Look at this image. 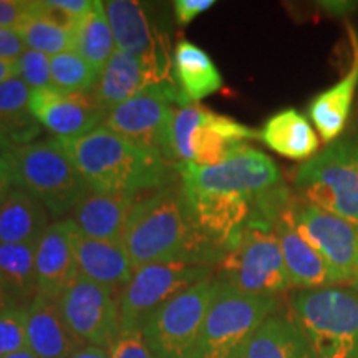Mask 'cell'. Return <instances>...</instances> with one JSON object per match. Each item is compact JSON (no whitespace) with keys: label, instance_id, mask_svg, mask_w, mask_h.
Segmentation results:
<instances>
[{"label":"cell","instance_id":"cell-10","mask_svg":"<svg viewBox=\"0 0 358 358\" xmlns=\"http://www.w3.org/2000/svg\"><path fill=\"white\" fill-rule=\"evenodd\" d=\"M176 169L179 181L187 191L236 194L252 201L284 182L275 161L248 145L239 146L214 166L178 163Z\"/></svg>","mask_w":358,"mask_h":358},{"label":"cell","instance_id":"cell-25","mask_svg":"<svg viewBox=\"0 0 358 358\" xmlns=\"http://www.w3.org/2000/svg\"><path fill=\"white\" fill-rule=\"evenodd\" d=\"M234 358H317L297 322L272 313Z\"/></svg>","mask_w":358,"mask_h":358},{"label":"cell","instance_id":"cell-35","mask_svg":"<svg viewBox=\"0 0 358 358\" xmlns=\"http://www.w3.org/2000/svg\"><path fill=\"white\" fill-rule=\"evenodd\" d=\"M27 348V307L0 312V358Z\"/></svg>","mask_w":358,"mask_h":358},{"label":"cell","instance_id":"cell-19","mask_svg":"<svg viewBox=\"0 0 358 358\" xmlns=\"http://www.w3.org/2000/svg\"><path fill=\"white\" fill-rule=\"evenodd\" d=\"M292 201L274 219V231L280 244L290 287H299V290H302L334 285L332 274H330L325 261L303 239L295 226Z\"/></svg>","mask_w":358,"mask_h":358},{"label":"cell","instance_id":"cell-27","mask_svg":"<svg viewBox=\"0 0 358 358\" xmlns=\"http://www.w3.org/2000/svg\"><path fill=\"white\" fill-rule=\"evenodd\" d=\"M261 141L275 151L295 161H308L319 150V138L308 120L294 108L277 111L264 123Z\"/></svg>","mask_w":358,"mask_h":358},{"label":"cell","instance_id":"cell-43","mask_svg":"<svg viewBox=\"0 0 358 358\" xmlns=\"http://www.w3.org/2000/svg\"><path fill=\"white\" fill-rule=\"evenodd\" d=\"M17 77V62L0 60V85Z\"/></svg>","mask_w":358,"mask_h":358},{"label":"cell","instance_id":"cell-30","mask_svg":"<svg viewBox=\"0 0 358 358\" xmlns=\"http://www.w3.org/2000/svg\"><path fill=\"white\" fill-rule=\"evenodd\" d=\"M71 35H73V52L78 53L100 73L116 50L105 2L95 0L92 10L77 22Z\"/></svg>","mask_w":358,"mask_h":358},{"label":"cell","instance_id":"cell-40","mask_svg":"<svg viewBox=\"0 0 358 358\" xmlns=\"http://www.w3.org/2000/svg\"><path fill=\"white\" fill-rule=\"evenodd\" d=\"M173 6L178 24L187 25L201 13L216 6V2L214 0H176Z\"/></svg>","mask_w":358,"mask_h":358},{"label":"cell","instance_id":"cell-44","mask_svg":"<svg viewBox=\"0 0 358 358\" xmlns=\"http://www.w3.org/2000/svg\"><path fill=\"white\" fill-rule=\"evenodd\" d=\"M10 307H19V306H15V302L12 301V297L7 292L6 285H3L2 280H0V312L6 310V308H10Z\"/></svg>","mask_w":358,"mask_h":358},{"label":"cell","instance_id":"cell-38","mask_svg":"<svg viewBox=\"0 0 358 358\" xmlns=\"http://www.w3.org/2000/svg\"><path fill=\"white\" fill-rule=\"evenodd\" d=\"M30 0H0V27L17 29L29 15Z\"/></svg>","mask_w":358,"mask_h":358},{"label":"cell","instance_id":"cell-17","mask_svg":"<svg viewBox=\"0 0 358 358\" xmlns=\"http://www.w3.org/2000/svg\"><path fill=\"white\" fill-rule=\"evenodd\" d=\"M77 275L78 264L71 244L70 221L53 222L40 237L35 249L37 295L60 301Z\"/></svg>","mask_w":358,"mask_h":358},{"label":"cell","instance_id":"cell-18","mask_svg":"<svg viewBox=\"0 0 358 358\" xmlns=\"http://www.w3.org/2000/svg\"><path fill=\"white\" fill-rule=\"evenodd\" d=\"M70 236L78 264V274L122 295L134 272L133 262L123 243L93 239V237L85 236L71 221Z\"/></svg>","mask_w":358,"mask_h":358},{"label":"cell","instance_id":"cell-39","mask_svg":"<svg viewBox=\"0 0 358 358\" xmlns=\"http://www.w3.org/2000/svg\"><path fill=\"white\" fill-rule=\"evenodd\" d=\"M25 50V42L19 30L0 27V60L17 62Z\"/></svg>","mask_w":358,"mask_h":358},{"label":"cell","instance_id":"cell-8","mask_svg":"<svg viewBox=\"0 0 358 358\" xmlns=\"http://www.w3.org/2000/svg\"><path fill=\"white\" fill-rule=\"evenodd\" d=\"M191 103L174 80H164L146 87L131 100L110 110L106 128L143 145L178 164L173 148V122L176 110Z\"/></svg>","mask_w":358,"mask_h":358},{"label":"cell","instance_id":"cell-7","mask_svg":"<svg viewBox=\"0 0 358 358\" xmlns=\"http://www.w3.org/2000/svg\"><path fill=\"white\" fill-rule=\"evenodd\" d=\"M277 297L249 295L217 279L191 358H234L262 322L274 313Z\"/></svg>","mask_w":358,"mask_h":358},{"label":"cell","instance_id":"cell-11","mask_svg":"<svg viewBox=\"0 0 358 358\" xmlns=\"http://www.w3.org/2000/svg\"><path fill=\"white\" fill-rule=\"evenodd\" d=\"M211 275V267L187 262H158L134 268L131 280L120 295L122 334L141 332V327L156 308L191 285Z\"/></svg>","mask_w":358,"mask_h":358},{"label":"cell","instance_id":"cell-37","mask_svg":"<svg viewBox=\"0 0 358 358\" xmlns=\"http://www.w3.org/2000/svg\"><path fill=\"white\" fill-rule=\"evenodd\" d=\"M108 352L111 358H155L140 332L120 334Z\"/></svg>","mask_w":358,"mask_h":358},{"label":"cell","instance_id":"cell-14","mask_svg":"<svg viewBox=\"0 0 358 358\" xmlns=\"http://www.w3.org/2000/svg\"><path fill=\"white\" fill-rule=\"evenodd\" d=\"M182 191L196 229L224 259L249 224L254 201L236 194Z\"/></svg>","mask_w":358,"mask_h":358},{"label":"cell","instance_id":"cell-2","mask_svg":"<svg viewBox=\"0 0 358 358\" xmlns=\"http://www.w3.org/2000/svg\"><path fill=\"white\" fill-rule=\"evenodd\" d=\"M90 191L131 194L156 191L179 181L176 164L158 151L138 145L105 124L77 140H58Z\"/></svg>","mask_w":358,"mask_h":358},{"label":"cell","instance_id":"cell-29","mask_svg":"<svg viewBox=\"0 0 358 358\" xmlns=\"http://www.w3.org/2000/svg\"><path fill=\"white\" fill-rule=\"evenodd\" d=\"M30 96L32 90L19 77L0 85V133L12 148L34 143L42 129L30 110Z\"/></svg>","mask_w":358,"mask_h":358},{"label":"cell","instance_id":"cell-24","mask_svg":"<svg viewBox=\"0 0 358 358\" xmlns=\"http://www.w3.org/2000/svg\"><path fill=\"white\" fill-rule=\"evenodd\" d=\"M348 30H350L353 52L350 70L334 87L319 93L308 105V116L325 143L337 140L338 134L345 128L358 87V37L352 27H348Z\"/></svg>","mask_w":358,"mask_h":358},{"label":"cell","instance_id":"cell-23","mask_svg":"<svg viewBox=\"0 0 358 358\" xmlns=\"http://www.w3.org/2000/svg\"><path fill=\"white\" fill-rule=\"evenodd\" d=\"M249 140H261V131L206 108L192 134V163L214 166Z\"/></svg>","mask_w":358,"mask_h":358},{"label":"cell","instance_id":"cell-15","mask_svg":"<svg viewBox=\"0 0 358 358\" xmlns=\"http://www.w3.org/2000/svg\"><path fill=\"white\" fill-rule=\"evenodd\" d=\"M30 110L40 127L62 141L92 133L106 116L92 93H60L52 88L32 92Z\"/></svg>","mask_w":358,"mask_h":358},{"label":"cell","instance_id":"cell-13","mask_svg":"<svg viewBox=\"0 0 358 358\" xmlns=\"http://www.w3.org/2000/svg\"><path fill=\"white\" fill-rule=\"evenodd\" d=\"M58 306L70 332L85 345L110 350L122 334L120 297L82 274L75 277Z\"/></svg>","mask_w":358,"mask_h":358},{"label":"cell","instance_id":"cell-41","mask_svg":"<svg viewBox=\"0 0 358 358\" xmlns=\"http://www.w3.org/2000/svg\"><path fill=\"white\" fill-rule=\"evenodd\" d=\"M13 187H15V179H13L10 161L7 158V153L0 155V204Z\"/></svg>","mask_w":358,"mask_h":358},{"label":"cell","instance_id":"cell-47","mask_svg":"<svg viewBox=\"0 0 358 358\" xmlns=\"http://www.w3.org/2000/svg\"><path fill=\"white\" fill-rule=\"evenodd\" d=\"M352 289H355V290H357V292H358V275L355 277V280H353V282H352Z\"/></svg>","mask_w":358,"mask_h":358},{"label":"cell","instance_id":"cell-45","mask_svg":"<svg viewBox=\"0 0 358 358\" xmlns=\"http://www.w3.org/2000/svg\"><path fill=\"white\" fill-rule=\"evenodd\" d=\"M3 358H37V357H35L34 353L29 350V348H24V350H19V352L12 353V355H7Z\"/></svg>","mask_w":358,"mask_h":358},{"label":"cell","instance_id":"cell-33","mask_svg":"<svg viewBox=\"0 0 358 358\" xmlns=\"http://www.w3.org/2000/svg\"><path fill=\"white\" fill-rule=\"evenodd\" d=\"M98 71L78 53L52 57V90L60 93H90L98 82Z\"/></svg>","mask_w":358,"mask_h":358},{"label":"cell","instance_id":"cell-4","mask_svg":"<svg viewBox=\"0 0 358 358\" xmlns=\"http://www.w3.org/2000/svg\"><path fill=\"white\" fill-rule=\"evenodd\" d=\"M15 186L35 196L53 217L77 208L90 187L62 143L34 141L7 151Z\"/></svg>","mask_w":358,"mask_h":358},{"label":"cell","instance_id":"cell-5","mask_svg":"<svg viewBox=\"0 0 358 358\" xmlns=\"http://www.w3.org/2000/svg\"><path fill=\"white\" fill-rule=\"evenodd\" d=\"M217 279L239 292L277 297L290 287L274 224L254 214L234 248L224 256Z\"/></svg>","mask_w":358,"mask_h":358},{"label":"cell","instance_id":"cell-36","mask_svg":"<svg viewBox=\"0 0 358 358\" xmlns=\"http://www.w3.org/2000/svg\"><path fill=\"white\" fill-rule=\"evenodd\" d=\"M17 77L24 80L32 92L52 88V58L27 48L17 60Z\"/></svg>","mask_w":358,"mask_h":358},{"label":"cell","instance_id":"cell-28","mask_svg":"<svg viewBox=\"0 0 358 358\" xmlns=\"http://www.w3.org/2000/svg\"><path fill=\"white\" fill-rule=\"evenodd\" d=\"M174 82L191 101L199 103L222 88L221 71L198 45L179 40L173 55Z\"/></svg>","mask_w":358,"mask_h":358},{"label":"cell","instance_id":"cell-21","mask_svg":"<svg viewBox=\"0 0 358 358\" xmlns=\"http://www.w3.org/2000/svg\"><path fill=\"white\" fill-rule=\"evenodd\" d=\"M85 343L66 327L58 301L37 295L27 307V348L37 358H69Z\"/></svg>","mask_w":358,"mask_h":358},{"label":"cell","instance_id":"cell-12","mask_svg":"<svg viewBox=\"0 0 358 358\" xmlns=\"http://www.w3.org/2000/svg\"><path fill=\"white\" fill-rule=\"evenodd\" d=\"M294 221L303 239L324 259L334 285L358 275V224L327 213L302 198L292 201Z\"/></svg>","mask_w":358,"mask_h":358},{"label":"cell","instance_id":"cell-42","mask_svg":"<svg viewBox=\"0 0 358 358\" xmlns=\"http://www.w3.org/2000/svg\"><path fill=\"white\" fill-rule=\"evenodd\" d=\"M69 358H111L110 352L105 348L93 347V345H83L80 347L77 352H73Z\"/></svg>","mask_w":358,"mask_h":358},{"label":"cell","instance_id":"cell-22","mask_svg":"<svg viewBox=\"0 0 358 358\" xmlns=\"http://www.w3.org/2000/svg\"><path fill=\"white\" fill-rule=\"evenodd\" d=\"M138 196L106 194L88 191L73 209L70 221L85 236L93 239L123 243L124 229Z\"/></svg>","mask_w":358,"mask_h":358},{"label":"cell","instance_id":"cell-9","mask_svg":"<svg viewBox=\"0 0 358 358\" xmlns=\"http://www.w3.org/2000/svg\"><path fill=\"white\" fill-rule=\"evenodd\" d=\"M216 289L217 277H206L148 317L140 334L155 358H191Z\"/></svg>","mask_w":358,"mask_h":358},{"label":"cell","instance_id":"cell-6","mask_svg":"<svg viewBox=\"0 0 358 358\" xmlns=\"http://www.w3.org/2000/svg\"><path fill=\"white\" fill-rule=\"evenodd\" d=\"M294 186L307 203L358 224V134L329 143L301 164Z\"/></svg>","mask_w":358,"mask_h":358},{"label":"cell","instance_id":"cell-16","mask_svg":"<svg viewBox=\"0 0 358 358\" xmlns=\"http://www.w3.org/2000/svg\"><path fill=\"white\" fill-rule=\"evenodd\" d=\"M105 10L116 48L131 57L141 58L155 66L161 75L171 78L166 43L161 40V34H156L141 3L133 0H110L105 2Z\"/></svg>","mask_w":358,"mask_h":358},{"label":"cell","instance_id":"cell-20","mask_svg":"<svg viewBox=\"0 0 358 358\" xmlns=\"http://www.w3.org/2000/svg\"><path fill=\"white\" fill-rule=\"evenodd\" d=\"M166 78L155 66L141 58L131 57L116 48L113 55L98 75V82L92 93L98 105L108 113L122 103L131 100L150 85L164 82Z\"/></svg>","mask_w":358,"mask_h":358},{"label":"cell","instance_id":"cell-26","mask_svg":"<svg viewBox=\"0 0 358 358\" xmlns=\"http://www.w3.org/2000/svg\"><path fill=\"white\" fill-rule=\"evenodd\" d=\"M48 214L35 196L15 186L0 204V243L37 245L50 226Z\"/></svg>","mask_w":358,"mask_h":358},{"label":"cell","instance_id":"cell-3","mask_svg":"<svg viewBox=\"0 0 358 358\" xmlns=\"http://www.w3.org/2000/svg\"><path fill=\"white\" fill-rule=\"evenodd\" d=\"M294 320L317 358H358V292L327 285L292 295Z\"/></svg>","mask_w":358,"mask_h":358},{"label":"cell","instance_id":"cell-46","mask_svg":"<svg viewBox=\"0 0 358 358\" xmlns=\"http://www.w3.org/2000/svg\"><path fill=\"white\" fill-rule=\"evenodd\" d=\"M10 150H12L10 143H8L6 140V136H3V134L0 133V155H6L7 151H10Z\"/></svg>","mask_w":358,"mask_h":358},{"label":"cell","instance_id":"cell-32","mask_svg":"<svg viewBox=\"0 0 358 358\" xmlns=\"http://www.w3.org/2000/svg\"><path fill=\"white\" fill-rule=\"evenodd\" d=\"M29 50L45 53L48 57L73 50V35L43 17L29 12L24 22L17 27Z\"/></svg>","mask_w":358,"mask_h":358},{"label":"cell","instance_id":"cell-31","mask_svg":"<svg viewBox=\"0 0 358 358\" xmlns=\"http://www.w3.org/2000/svg\"><path fill=\"white\" fill-rule=\"evenodd\" d=\"M34 244L0 243V280L15 306L29 307L37 297Z\"/></svg>","mask_w":358,"mask_h":358},{"label":"cell","instance_id":"cell-34","mask_svg":"<svg viewBox=\"0 0 358 358\" xmlns=\"http://www.w3.org/2000/svg\"><path fill=\"white\" fill-rule=\"evenodd\" d=\"M204 110V106L194 101L176 110L173 122V148L178 163H192V134L203 118Z\"/></svg>","mask_w":358,"mask_h":358},{"label":"cell","instance_id":"cell-1","mask_svg":"<svg viewBox=\"0 0 358 358\" xmlns=\"http://www.w3.org/2000/svg\"><path fill=\"white\" fill-rule=\"evenodd\" d=\"M123 245L133 267L158 262H187L211 267L222 256L196 229L181 181L136 199L129 213Z\"/></svg>","mask_w":358,"mask_h":358}]
</instances>
